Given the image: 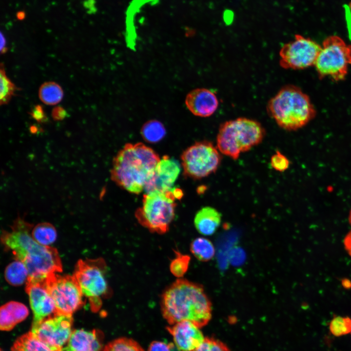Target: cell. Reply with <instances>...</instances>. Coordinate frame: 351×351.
I'll list each match as a JSON object with an SVG mask.
<instances>
[{
    "label": "cell",
    "instance_id": "obj_9",
    "mask_svg": "<svg viewBox=\"0 0 351 351\" xmlns=\"http://www.w3.org/2000/svg\"><path fill=\"white\" fill-rule=\"evenodd\" d=\"M220 153L216 146L210 141L195 142L181 155L184 175L198 179L214 173L221 162Z\"/></svg>",
    "mask_w": 351,
    "mask_h": 351
},
{
    "label": "cell",
    "instance_id": "obj_25",
    "mask_svg": "<svg viewBox=\"0 0 351 351\" xmlns=\"http://www.w3.org/2000/svg\"><path fill=\"white\" fill-rule=\"evenodd\" d=\"M141 134L144 139L150 143H156L161 140L166 134L163 124L157 120L147 121L142 126Z\"/></svg>",
    "mask_w": 351,
    "mask_h": 351
},
{
    "label": "cell",
    "instance_id": "obj_10",
    "mask_svg": "<svg viewBox=\"0 0 351 351\" xmlns=\"http://www.w3.org/2000/svg\"><path fill=\"white\" fill-rule=\"evenodd\" d=\"M46 284L55 303L56 313L72 315L83 304V295L73 275L51 273L46 278Z\"/></svg>",
    "mask_w": 351,
    "mask_h": 351
},
{
    "label": "cell",
    "instance_id": "obj_12",
    "mask_svg": "<svg viewBox=\"0 0 351 351\" xmlns=\"http://www.w3.org/2000/svg\"><path fill=\"white\" fill-rule=\"evenodd\" d=\"M72 315L55 313L43 320L31 332L52 351H60L72 332Z\"/></svg>",
    "mask_w": 351,
    "mask_h": 351
},
{
    "label": "cell",
    "instance_id": "obj_21",
    "mask_svg": "<svg viewBox=\"0 0 351 351\" xmlns=\"http://www.w3.org/2000/svg\"><path fill=\"white\" fill-rule=\"evenodd\" d=\"M190 251L196 259L202 262L211 260L215 254V249L212 242L202 237L196 238L192 241Z\"/></svg>",
    "mask_w": 351,
    "mask_h": 351
},
{
    "label": "cell",
    "instance_id": "obj_7",
    "mask_svg": "<svg viewBox=\"0 0 351 351\" xmlns=\"http://www.w3.org/2000/svg\"><path fill=\"white\" fill-rule=\"evenodd\" d=\"M107 266L102 258L80 259L76 265L73 275L78 281L83 295L90 303L91 310L97 312L101 308L103 298L112 294L106 279Z\"/></svg>",
    "mask_w": 351,
    "mask_h": 351
},
{
    "label": "cell",
    "instance_id": "obj_1",
    "mask_svg": "<svg viewBox=\"0 0 351 351\" xmlns=\"http://www.w3.org/2000/svg\"><path fill=\"white\" fill-rule=\"evenodd\" d=\"M33 227L19 216L10 231H2L1 241L6 249L12 251L16 260L25 265L28 278H43L51 273L61 272L62 264L57 250L37 242L30 233Z\"/></svg>",
    "mask_w": 351,
    "mask_h": 351
},
{
    "label": "cell",
    "instance_id": "obj_8",
    "mask_svg": "<svg viewBox=\"0 0 351 351\" xmlns=\"http://www.w3.org/2000/svg\"><path fill=\"white\" fill-rule=\"evenodd\" d=\"M351 65V45L337 36L326 39L314 64L320 78L326 77L335 81L345 78Z\"/></svg>",
    "mask_w": 351,
    "mask_h": 351
},
{
    "label": "cell",
    "instance_id": "obj_17",
    "mask_svg": "<svg viewBox=\"0 0 351 351\" xmlns=\"http://www.w3.org/2000/svg\"><path fill=\"white\" fill-rule=\"evenodd\" d=\"M101 332L95 330L74 331L65 347L60 351H100L102 347Z\"/></svg>",
    "mask_w": 351,
    "mask_h": 351
},
{
    "label": "cell",
    "instance_id": "obj_5",
    "mask_svg": "<svg viewBox=\"0 0 351 351\" xmlns=\"http://www.w3.org/2000/svg\"><path fill=\"white\" fill-rule=\"evenodd\" d=\"M265 130L258 121L246 117L226 121L219 126L216 136V147L219 152L237 159L241 153L260 144Z\"/></svg>",
    "mask_w": 351,
    "mask_h": 351
},
{
    "label": "cell",
    "instance_id": "obj_39",
    "mask_svg": "<svg viewBox=\"0 0 351 351\" xmlns=\"http://www.w3.org/2000/svg\"><path fill=\"white\" fill-rule=\"evenodd\" d=\"M19 17V19H21L23 18V17L24 16L23 13L20 12L19 15H17Z\"/></svg>",
    "mask_w": 351,
    "mask_h": 351
},
{
    "label": "cell",
    "instance_id": "obj_11",
    "mask_svg": "<svg viewBox=\"0 0 351 351\" xmlns=\"http://www.w3.org/2000/svg\"><path fill=\"white\" fill-rule=\"evenodd\" d=\"M321 46L300 35L283 45L279 52V64L286 69L300 70L314 66Z\"/></svg>",
    "mask_w": 351,
    "mask_h": 351
},
{
    "label": "cell",
    "instance_id": "obj_36",
    "mask_svg": "<svg viewBox=\"0 0 351 351\" xmlns=\"http://www.w3.org/2000/svg\"><path fill=\"white\" fill-rule=\"evenodd\" d=\"M6 39L2 34L0 33V52L1 54H4L7 52V47H6Z\"/></svg>",
    "mask_w": 351,
    "mask_h": 351
},
{
    "label": "cell",
    "instance_id": "obj_14",
    "mask_svg": "<svg viewBox=\"0 0 351 351\" xmlns=\"http://www.w3.org/2000/svg\"><path fill=\"white\" fill-rule=\"evenodd\" d=\"M180 171V165L177 160L169 156H163L145 185L146 193L172 189Z\"/></svg>",
    "mask_w": 351,
    "mask_h": 351
},
{
    "label": "cell",
    "instance_id": "obj_2",
    "mask_svg": "<svg viewBox=\"0 0 351 351\" xmlns=\"http://www.w3.org/2000/svg\"><path fill=\"white\" fill-rule=\"evenodd\" d=\"M160 306L164 318L172 325L189 321L201 328L212 317V304L203 286L183 278L164 290Z\"/></svg>",
    "mask_w": 351,
    "mask_h": 351
},
{
    "label": "cell",
    "instance_id": "obj_15",
    "mask_svg": "<svg viewBox=\"0 0 351 351\" xmlns=\"http://www.w3.org/2000/svg\"><path fill=\"white\" fill-rule=\"evenodd\" d=\"M181 351H193L204 340L199 328L189 321H182L167 328Z\"/></svg>",
    "mask_w": 351,
    "mask_h": 351
},
{
    "label": "cell",
    "instance_id": "obj_33",
    "mask_svg": "<svg viewBox=\"0 0 351 351\" xmlns=\"http://www.w3.org/2000/svg\"><path fill=\"white\" fill-rule=\"evenodd\" d=\"M172 345L161 341H153L149 345L148 351H171Z\"/></svg>",
    "mask_w": 351,
    "mask_h": 351
},
{
    "label": "cell",
    "instance_id": "obj_35",
    "mask_svg": "<svg viewBox=\"0 0 351 351\" xmlns=\"http://www.w3.org/2000/svg\"><path fill=\"white\" fill-rule=\"evenodd\" d=\"M344 245L348 253L351 256V231L345 236L344 240Z\"/></svg>",
    "mask_w": 351,
    "mask_h": 351
},
{
    "label": "cell",
    "instance_id": "obj_6",
    "mask_svg": "<svg viewBox=\"0 0 351 351\" xmlns=\"http://www.w3.org/2000/svg\"><path fill=\"white\" fill-rule=\"evenodd\" d=\"M183 196L182 191L173 188L166 191H154L143 195L142 206L135 213L138 222L150 232L164 234L174 219L176 200Z\"/></svg>",
    "mask_w": 351,
    "mask_h": 351
},
{
    "label": "cell",
    "instance_id": "obj_23",
    "mask_svg": "<svg viewBox=\"0 0 351 351\" xmlns=\"http://www.w3.org/2000/svg\"><path fill=\"white\" fill-rule=\"evenodd\" d=\"M12 351H52L39 341L31 331L19 337L12 348Z\"/></svg>",
    "mask_w": 351,
    "mask_h": 351
},
{
    "label": "cell",
    "instance_id": "obj_22",
    "mask_svg": "<svg viewBox=\"0 0 351 351\" xmlns=\"http://www.w3.org/2000/svg\"><path fill=\"white\" fill-rule=\"evenodd\" d=\"M41 101L47 105H53L58 103L62 99L63 92L58 83L49 81L43 83L39 92Z\"/></svg>",
    "mask_w": 351,
    "mask_h": 351
},
{
    "label": "cell",
    "instance_id": "obj_27",
    "mask_svg": "<svg viewBox=\"0 0 351 351\" xmlns=\"http://www.w3.org/2000/svg\"><path fill=\"white\" fill-rule=\"evenodd\" d=\"M0 105L7 104L17 90L15 84L7 77L2 63L0 69Z\"/></svg>",
    "mask_w": 351,
    "mask_h": 351
},
{
    "label": "cell",
    "instance_id": "obj_24",
    "mask_svg": "<svg viewBox=\"0 0 351 351\" xmlns=\"http://www.w3.org/2000/svg\"><path fill=\"white\" fill-rule=\"evenodd\" d=\"M32 237L39 244L49 246L57 238V231L55 227L48 222L39 223L33 228Z\"/></svg>",
    "mask_w": 351,
    "mask_h": 351
},
{
    "label": "cell",
    "instance_id": "obj_30",
    "mask_svg": "<svg viewBox=\"0 0 351 351\" xmlns=\"http://www.w3.org/2000/svg\"><path fill=\"white\" fill-rule=\"evenodd\" d=\"M193 351H230L222 342L213 338H205L201 344Z\"/></svg>",
    "mask_w": 351,
    "mask_h": 351
},
{
    "label": "cell",
    "instance_id": "obj_26",
    "mask_svg": "<svg viewBox=\"0 0 351 351\" xmlns=\"http://www.w3.org/2000/svg\"><path fill=\"white\" fill-rule=\"evenodd\" d=\"M174 252L175 257L170 264V271L174 276L181 278L188 270L191 258L189 255L183 254L178 251L174 250Z\"/></svg>",
    "mask_w": 351,
    "mask_h": 351
},
{
    "label": "cell",
    "instance_id": "obj_4",
    "mask_svg": "<svg viewBox=\"0 0 351 351\" xmlns=\"http://www.w3.org/2000/svg\"><path fill=\"white\" fill-rule=\"evenodd\" d=\"M267 111L282 129L295 131L307 125L315 116L316 111L309 97L298 87H283L269 101Z\"/></svg>",
    "mask_w": 351,
    "mask_h": 351
},
{
    "label": "cell",
    "instance_id": "obj_19",
    "mask_svg": "<svg viewBox=\"0 0 351 351\" xmlns=\"http://www.w3.org/2000/svg\"><path fill=\"white\" fill-rule=\"evenodd\" d=\"M0 312V329L9 331L26 318L28 310L24 304L12 301L2 305Z\"/></svg>",
    "mask_w": 351,
    "mask_h": 351
},
{
    "label": "cell",
    "instance_id": "obj_16",
    "mask_svg": "<svg viewBox=\"0 0 351 351\" xmlns=\"http://www.w3.org/2000/svg\"><path fill=\"white\" fill-rule=\"evenodd\" d=\"M185 103L193 114L200 117L212 116L217 110L219 103L215 94L204 88L190 91L186 97Z\"/></svg>",
    "mask_w": 351,
    "mask_h": 351
},
{
    "label": "cell",
    "instance_id": "obj_28",
    "mask_svg": "<svg viewBox=\"0 0 351 351\" xmlns=\"http://www.w3.org/2000/svg\"><path fill=\"white\" fill-rule=\"evenodd\" d=\"M101 351H144L133 339L121 337L107 344Z\"/></svg>",
    "mask_w": 351,
    "mask_h": 351
},
{
    "label": "cell",
    "instance_id": "obj_13",
    "mask_svg": "<svg viewBox=\"0 0 351 351\" xmlns=\"http://www.w3.org/2000/svg\"><path fill=\"white\" fill-rule=\"evenodd\" d=\"M46 278H28L26 282L25 291L33 313L32 328L56 313L55 303L46 286Z\"/></svg>",
    "mask_w": 351,
    "mask_h": 351
},
{
    "label": "cell",
    "instance_id": "obj_31",
    "mask_svg": "<svg viewBox=\"0 0 351 351\" xmlns=\"http://www.w3.org/2000/svg\"><path fill=\"white\" fill-rule=\"evenodd\" d=\"M271 165L276 171L282 172L289 168L290 162L285 155L277 150L271 158Z\"/></svg>",
    "mask_w": 351,
    "mask_h": 351
},
{
    "label": "cell",
    "instance_id": "obj_18",
    "mask_svg": "<svg viewBox=\"0 0 351 351\" xmlns=\"http://www.w3.org/2000/svg\"><path fill=\"white\" fill-rule=\"evenodd\" d=\"M221 216L215 208L206 206L196 214L194 218L195 229L200 234L209 236L213 234L220 226Z\"/></svg>",
    "mask_w": 351,
    "mask_h": 351
},
{
    "label": "cell",
    "instance_id": "obj_38",
    "mask_svg": "<svg viewBox=\"0 0 351 351\" xmlns=\"http://www.w3.org/2000/svg\"><path fill=\"white\" fill-rule=\"evenodd\" d=\"M30 131L32 133H36L37 131V128L34 126H32L30 128Z\"/></svg>",
    "mask_w": 351,
    "mask_h": 351
},
{
    "label": "cell",
    "instance_id": "obj_40",
    "mask_svg": "<svg viewBox=\"0 0 351 351\" xmlns=\"http://www.w3.org/2000/svg\"><path fill=\"white\" fill-rule=\"evenodd\" d=\"M349 221L350 224L351 225V209L350 210L349 215Z\"/></svg>",
    "mask_w": 351,
    "mask_h": 351
},
{
    "label": "cell",
    "instance_id": "obj_20",
    "mask_svg": "<svg viewBox=\"0 0 351 351\" xmlns=\"http://www.w3.org/2000/svg\"><path fill=\"white\" fill-rule=\"evenodd\" d=\"M29 276L25 265L16 260L10 263L5 268L4 277L7 282L13 286H20L26 282Z\"/></svg>",
    "mask_w": 351,
    "mask_h": 351
},
{
    "label": "cell",
    "instance_id": "obj_37",
    "mask_svg": "<svg viewBox=\"0 0 351 351\" xmlns=\"http://www.w3.org/2000/svg\"><path fill=\"white\" fill-rule=\"evenodd\" d=\"M342 284L346 289H349L351 288V281L348 279L345 278L343 279L342 281Z\"/></svg>",
    "mask_w": 351,
    "mask_h": 351
},
{
    "label": "cell",
    "instance_id": "obj_3",
    "mask_svg": "<svg viewBox=\"0 0 351 351\" xmlns=\"http://www.w3.org/2000/svg\"><path fill=\"white\" fill-rule=\"evenodd\" d=\"M160 160L158 155L143 143H127L114 158L111 179L126 191L138 194L144 190Z\"/></svg>",
    "mask_w": 351,
    "mask_h": 351
},
{
    "label": "cell",
    "instance_id": "obj_32",
    "mask_svg": "<svg viewBox=\"0 0 351 351\" xmlns=\"http://www.w3.org/2000/svg\"><path fill=\"white\" fill-rule=\"evenodd\" d=\"M30 114L34 119L39 123L43 122L46 120V116L41 105H35Z\"/></svg>",
    "mask_w": 351,
    "mask_h": 351
},
{
    "label": "cell",
    "instance_id": "obj_29",
    "mask_svg": "<svg viewBox=\"0 0 351 351\" xmlns=\"http://www.w3.org/2000/svg\"><path fill=\"white\" fill-rule=\"evenodd\" d=\"M329 329L335 336L349 334L351 332V319L349 317L334 316L330 323Z\"/></svg>",
    "mask_w": 351,
    "mask_h": 351
},
{
    "label": "cell",
    "instance_id": "obj_34",
    "mask_svg": "<svg viewBox=\"0 0 351 351\" xmlns=\"http://www.w3.org/2000/svg\"><path fill=\"white\" fill-rule=\"evenodd\" d=\"M66 110L61 106L55 107L52 112V116L54 120L60 121L63 120L66 117Z\"/></svg>",
    "mask_w": 351,
    "mask_h": 351
}]
</instances>
